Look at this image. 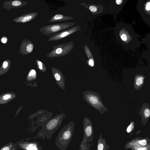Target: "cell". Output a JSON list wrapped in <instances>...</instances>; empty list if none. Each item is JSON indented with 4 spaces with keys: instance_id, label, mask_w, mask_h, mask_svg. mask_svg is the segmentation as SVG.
I'll return each instance as SVG.
<instances>
[{
    "instance_id": "6da1fadb",
    "label": "cell",
    "mask_w": 150,
    "mask_h": 150,
    "mask_svg": "<svg viewBox=\"0 0 150 150\" xmlns=\"http://www.w3.org/2000/svg\"><path fill=\"white\" fill-rule=\"evenodd\" d=\"M66 115L64 113H60L50 119L39 131L37 137L43 140L50 139L52 135L61 126Z\"/></svg>"
},
{
    "instance_id": "7a4b0ae2",
    "label": "cell",
    "mask_w": 150,
    "mask_h": 150,
    "mask_svg": "<svg viewBox=\"0 0 150 150\" xmlns=\"http://www.w3.org/2000/svg\"><path fill=\"white\" fill-rule=\"evenodd\" d=\"M74 128V123L72 121L60 130L55 142L56 145L59 150H66L71 141Z\"/></svg>"
},
{
    "instance_id": "3957f363",
    "label": "cell",
    "mask_w": 150,
    "mask_h": 150,
    "mask_svg": "<svg viewBox=\"0 0 150 150\" xmlns=\"http://www.w3.org/2000/svg\"><path fill=\"white\" fill-rule=\"evenodd\" d=\"M83 98L91 106L102 114L108 110L102 102L100 95L98 92L87 90L83 93Z\"/></svg>"
},
{
    "instance_id": "277c9868",
    "label": "cell",
    "mask_w": 150,
    "mask_h": 150,
    "mask_svg": "<svg viewBox=\"0 0 150 150\" xmlns=\"http://www.w3.org/2000/svg\"><path fill=\"white\" fill-rule=\"evenodd\" d=\"M75 25V23L73 22L59 23L43 26L39 30L43 35L50 37L58 32L73 27Z\"/></svg>"
},
{
    "instance_id": "5b68a950",
    "label": "cell",
    "mask_w": 150,
    "mask_h": 150,
    "mask_svg": "<svg viewBox=\"0 0 150 150\" xmlns=\"http://www.w3.org/2000/svg\"><path fill=\"white\" fill-rule=\"evenodd\" d=\"M74 47V43L73 41L54 46L52 47V50L46 56L48 58L63 56L69 53Z\"/></svg>"
},
{
    "instance_id": "8992f818",
    "label": "cell",
    "mask_w": 150,
    "mask_h": 150,
    "mask_svg": "<svg viewBox=\"0 0 150 150\" xmlns=\"http://www.w3.org/2000/svg\"><path fill=\"white\" fill-rule=\"evenodd\" d=\"M81 30L80 26L77 25L74 26L51 35L48 41H52L61 40Z\"/></svg>"
},
{
    "instance_id": "52a82bcc",
    "label": "cell",
    "mask_w": 150,
    "mask_h": 150,
    "mask_svg": "<svg viewBox=\"0 0 150 150\" xmlns=\"http://www.w3.org/2000/svg\"><path fill=\"white\" fill-rule=\"evenodd\" d=\"M17 147L22 150H42L41 145L37 142L20 141L16 143Z\"/></svg>"
},
{
    "instance_id": "ba28073f",
    "label": "cell",
    "mask_w": 150,
    "mask_h": 150,
    "mask_svg": "<svg viewBox=\"0 0 150 150\" xmlns=\"http://www.w3.org/2000/svg\"><path fill=\"white\" fill-rule=\"evenodd\" d=\"M34 48L32 41L30 40L24 39L20 44L19 52L23 56L28 55L33 52Z\"/></svg>"
},
{
    "instance_id": "9c48e42d",
    "label": "cell",
    "mask_w": 150,
    "mask_h": 150,
    "mask_svg": "<svg viewBox=\"0 0 150 150\" xmlns=\"http://www.w3.org/2000/svg\"><path fill=\"white\" fill-rule=\"evenodd\" d=\"M28 4L26 1L22 0H8L3 2V8L9 10L12 8L22 7Z\"/></svg>"
},
{
    "instance_id": "30bf717a",
    "label": "cell",
    "mask_w": 150,
    "mask_h": 150,
    "mask_svg": "<svg viewBox=\"0 0 150 150\" xmlns=\"http://www.w3.org/2000/svg\"><path fill=\"white\" fill-rule=\"evenodd\" d=\"M38 14V13L34 12L24 14L13 19L12 21L17 23H27L34 19Z\"/></svg>"
},
{
    "instance_id": "8fae6325",
    "label": "cell",
    "mask_w": 150,
    "mask_h": 150,
    "mask_svg": "<svg viewBox=\"0 0 150 150\" xmlns=\"http://www.w3.org/2000/svg\"><path fill=\"white\" fill-rule=\"evenodd\" d=\"M52 71L57 84L61 88L64 90L65 78L62 73L59 69L53 67L52 68Z\"/></svg>"
},
{
    "instance_id": "7c38bea8",
    "label": "cell",
    "mask_w": 150,
    "mask_h": 150,
    "mask_svg": "<svg viewBox=\"0 0 150 150\" xmlns=\"http://www.w3.org/2000/svg\"><path fill=\"white\" fill-rule=\"evenodd\" d=\"M17 95L12 92H7L0 95V104L5 105L14 99Z\"/></svg>"
},
{
    "instance_id": "4fadbf2b",
    "label": "cell",
    "mask_w": 150,
    "mask_h": 150,
    "mask_svg": "<svg viewBox=\"0 0 150 150\" xmlns=\"http://www.w3.org/2000/svg\"><path fill=\"white\" fill-rule=\"evenodd\" d=\"M145 77L141 74H136L134 76V87L137 90H140L144 84Z\"/></svg>"
},
{
    "instance_id": "5bb4252c",
    "label": "cell",
    "mask_w": 150,
    "mask_h": 150,
    "mask_svg": "<svg viewBox=\"0 0 150 150\" xmlns=\"http://www.w3.org/2000/svg\"><path fill=\"white\" fill-rule=\"evenodd\" d=\"M142 118L145 120H148L150 115V108L149 103H144L142 104L139 112Z\"/></svg>"
},
{
    "instance_id": "9a60e30c",
    "label": "cell",
    "mask_w": 150,
    "mask_h": 150,
    "mask_svg": "<svg viewBox=\"0 0 150 150\" xmlns=\"http://www.w3.org/2000/svg\"><path fill=\"white\" fill-rule=\"evenodd\" d=\"M74 18L70 16H66L63 14H58L53 16L48 21V22H54L58 21H66L73 20Z\"/></svg>"
},
{
    "instance_id": "2e32d148",
    "label": "cell",
    "mask_w": 150,
    "mask_h": 150,
    "mask_svg": "<svg viewBox=\"0 0 150 150\" xmlns=\"http://www.w3.org/2000/svg\"><path fill=\"white\" fill-rule=\"evenodd\" d=\"M11 64V61L9 59H6L3 62L0 67V76L7 73L10 68Z\"/></svg>"
},
{
    "instance_id": "e0dca14e",
    "label": "cell",
    "mask_w": 150,
    "mask_h": 150,
    "mask_svg": "<svg viewBox=\"0 0 150 150\" xmlns=\"http://www.w3.org/2000/svg\"><path fill=\"white\" fill-rule=\"evenodd\" d=\"M37 77V73L34 69H31L27 76L26 80L28 81H30L36 79Z\"/></svg>"
},
{
    "instance_id": "ac0fdd59",
    "label": "cell",
    "mask_w": 150,
    "mask_h": 150,
    "mask_svg": "<svg viewBox=\"0 0 150 150\" xmlns=\"http://www.w3.org/2000/svg\"><path fill=\"white\" fill-rule=\"evenodd\" d=\"M36 63L39 70L42 72H45L46 68L45 64L38 59L36 60Z\"/></svg>"
},
{
    "instance_id": "d6986e66",
    "label": "cell",
    "mask_w": 150,
    "mask_h": 150,
    "mask_svg": "<svg viewBox=\"0 0 150 150\" xmlns=\"http://www.w3.org/2000/svg\"><path fill=\"white\" fill-rule=\"evenodd\" d=\"M16 143L10 142L1 147L0 150H11Z\"/></svg>"
},
{
    "instance_id": "ffe728a7",
    "label": "cell",
    "mask_w": 150,
    "mask_h": 150,
    "mask_svg": "<svg viewBox=\"0 0 150 150\" xmlns=\"http://www.w3.org/2000/svg\"><path fill=\"white\" fill-rule=\"evenodd\" d=\"M125 33H123L122 31V33H120V36L122 40L124 41H126L128 40L129 39V34L127 33H126V32L124 31Z\"/></svg>"
},
{
    "instance_id": "44dd1931",
    "label": "cell",
    "mask_w": 150,
    "mask_h": 150,
    "mask_svg": "<svg viewBox=\"0 0 150 150\" xmlns=\"http://www.w3.org/2000/svg\"><path fill=\"white\" fill-rule=\"evenodd\" d=\"M84 49L85 52L88 57L90 59V58H91V59H92L91 58L92 57V56L91 54V52L90 50H89L88 48V47L86 45L84 46Z\"/></svg>"
},
{
    "instance_id": "7402d4cb",
    "label": "cell",
    "mask_w": 150,
    "mask_h": 150,
    "mask_svg": "<svg viewBox=\"0 0 150 150\" xmlns=\"http://www.w3.org/2000/svg\"><path fill=\"white\" fill-rule=\"evenodd\" d=\"M88 64L91 67H93L94 65V60L93 59H89L88 61Z\"/></svg>"
},
{
    "instance_id": "603a6c76",
    "label": "cell",
    "mask_w": 150,
    "mask_h": 150,
    "mask_svg": "<svg viewBox=\"0 0 150 150\" xmlns=\"http://www.w3.org/2000/svg\"><path fill=\"white\" fill-rule=\"evenodd\" d=\"M89 9L92 12H95L97 11V8L93 6H91L89 7Z\"/></svg>"
},
{
    "instance_id": "cb8c5ba5",
    "label": "cell",
    "mask_w": 150,
    "mask_h": 150,
    "mask_svg": "<svg viewBox=\"0 0 150 150\" xmlns=\"http://www.w3.org/2000/svg\"><path fill=\"white\" fill-rule=\"evenodd\" d=\"M133 122H132L130 123V125L128 126L127 130V132L129 133L130 132L132 127L133 126Z\"/></svg>"
},
{
    "instance_id": "d4e9b609",
    "label": "cell",
    "mask_w": 150,
    "mask_h": 150,
    "mask_svg": "<svg viewBox=\"0 0 150 150\" xmlns=\"http://www.w3.org/2000/svg\"><path fill=\"white\" fill-rule=\"evenodd\" d=\"M7 37L4 36L1 38V42L3 43H6L7 41Z\"/></svg>"
},
{
    "instance_id": "484cf974",
    "label": "cell",
    "mask_w": 150,
    "mask_h": 150,
    "mask_svg": "<svg viewBox=\"0 0 150 150\" xmlns=\"http://www.w3.org/2000/svg\"><path fill=\"white\" fill-rule=\"evenodd\" d=\"M139 143L140 144L143 146L145 145L146 144V141L144 139L139 141Z\"/></svg>"
},
{
    "instance_id": "4316f807",
    "label": "cell",
    "mask_w": 150,
    "mask_h": 150,
    "mask_svg": "<svg viewBox=\"0 0 150 150\" xmlns=\"http://www.w3.org/2000/svg\"><path fill=\"white\" fill-rule=\"evenodd\" d=\"M103 144H99L98 146V150H103Z\"/></svg>"
},
{
    "instance_id": "83f0119b",
    "label": "cell",
    "mask_w": 150,
    "mask_h": 150,
    "mask_svg": "<svg viewBox=\"0 0 150 150\" xmlns=\"http://www.w3.org/2000/svg\"><path fill=\"white\" fill-rule=\"evenodd\" d=\"M150 2H148L146 4V9L147 11H149L150 9Z\"/></svg>"
},
{
    "instance_id": "f1b7e54d",
    "label": "cell",
    "mask_w": 150,
    "mask_h": 150,
    "mask_svg": "<svg viewBox=\"0 0 150 150\" xmlns=\"http://www.w3.org/2000/svg\"><path fill=\"white\" fill-rule=\"evenodd\" d=\"M23 106H21L18 109V110L17 111V112L16 113V114L15 115V116L16 117L17 115L20 112L21 110L22 109V108H23Z\"/></svg>"
},
{
    "instance_id": "f546056e",
    "label": "cell",
    "mask_w": 150,
    "mask_h": 150,
    "mask_svg": "<svg viewBox=\"0 0 150 150\" xmlns=\"http://www.w3.org/2000/svg\"><path fill=\"white\" fill-rule=\"evenodd\" d=\"M18 149L16 143L11 150H17Z\"/></svg>"
},
{
    "instance_id": "4dcf8cb0",
    "label": "cell",
    "mask_w": 150,
    "mask_h": 150,
    "mask_svg": "<svg viewBox=\"0 0 150 150\" xmlns=\"http://www.w3.org/2000/svg\"><path fill=\"white\" fill-rule=\"evenodd\" d=\"M137 150H147L146 147H140L138 148Z\"/></svg>"
},
{
    "instance_id": "1f68e13d",
    "label": "cell",
    "mask_w": 150,
    "mask_h": 150,
    "mask_svg": "<svg viewBox=\"0 0 150 150\" xmlns=\"http://www.w3.org/2000/svg\"><path fill=\"white\" fill-rule=\"evenodd\" d=\"M122 1L121 0H117L116 1V2L117 4H120L121 3Z\"/></svg>"
}]
</instances>
